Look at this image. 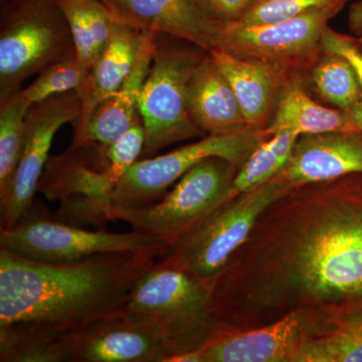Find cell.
<instances>
[{
    "instance_id": "484cf974",
    "label": "cell",
    "mask_w": 362,
    "mask_h": 362,
    "mask_svg": "<svg viewBox=\"0 0 362 362\" xmlns=\"http://www.w3.org/2000/svg\"><path fill=\"white\" fill-rule=\"evenodd\" d=\"M30 108L21 90L0 102V197L6 194L18 168Z\"/></svg>"
},
{
    "instance_id": "ba28073f",
    "label": "cell",
    "mask_w": 362,
    "mask_h": 362,
    "mask_svg": "<svg viewBox=\"0 0 362 362\" xmlns=\"http://www.w3.org/2000/svg\"><path fill=\"white\" fill-rule=\"evenodd\" d=\"M180 354L158 324L124 309L54 338L30 362H166Z\"/></svg>"
},
{
    "instance_id": "9c48e42d",
    "label": "cell",
    "mask_w": 362,
    "mask_h": 362,
    "mask_svg": "<svg viewBox=\"0 0 362 362\" xmlns=\"http://www.w3.org/2000/svg\"><path fill=\"white\" fill-rule=\"evenodd\" d=\"M128 170L109 162L105 147L99 145L69 148L49 159L37 192L49 201L61 202L58 220L102 226L111 221L112 197Z\"/></svg>"
},
{
    "instance_id": "83f0119b",
    "label": "cell",
    "mask_w": 362,
    "mask_h": 362,
    "mask_svg": "<svg viewBox=\"0 0 362 362\" xmlns=\"http://www.w3.org/2000/svg\"><path fill=\"white\" fill-rule=\"evenodd\" d=\"M349 0H254L238 23L265 25L296 18L316 8H335L341 11Z\"/></svg>"
},
{
    "instance_id": "d6a6232c",
    "label": "cell",
    "mask_w": 362,
    "mask_h": 362,
    "mask_svg": "<svg viewBox=\"0 0 362 362\" xmlns=\"http://www.w3.org/2000/svg\"><path fill=\"white\" fill-rule=\"evenodd\" d=\"M359 40V44L362 45V35H361V39Z\"/></svg>"
},
{
    "instance_id": "277c9868",
    "label": "cell",
    "mask_w": 362,
    "mask_h": 362,
    "mask_svg": "<svg viewBox=\"0 0 362 362\" xmlns=\"http://www.w3.org/2000/svg\"><path fill=\"white\" fill-rule=\"evenodd\" d=\"M206 52L187 40L156 33L153 61L139 97L145 132L141 159L175 143L206 136L188 113L187 90Z\"/></svg>"
},
{
    "instance_id": "52a82bcc",
    "label": "cell",
    "mask_w": 362,
    "mask_h": 362,
    "mask_svg": "<svg viewBox=\"0 0 362 362\" xmlns=\"http://www.w3.org/2000/svg\"><path fill=\"white\" fill-rule=\"evenodd\" d=\"M290 192L275 177L233 197L169 247L165 258L192 275L213 282L249 240L262 214Z\"/></svg>"
},
{
    "instance_id": "f1b7e54d",
    "label": "cell",
    "mask_w": 362,
    "mask_h": 362,
    "mask_svg": "<svg viewBox=\"0 0 362 362\" xmlns=\"http://www.w3.org/2000/svg\"><path fill=\"white\" fill-rule=\"evenodd\" d=\"M359 40L342 35L328 26L321 39V49L324 52L338 54L349 62L354 69L362 88V51L359 49Z\"/></svg>"
},
{
    "instance_id": "9a60e30c",
    "label": "cell",
    "mask_w": 362,
    "mask_h": 362,
    "mask_svg": "<svg viewBox=\"0 0 362 362\" xmlns=\"http://www.w3.org/2000/svg\"><path fill=\"white\" fill-rule=\"evenodd\" d=\"M116 23L141 33H163L216 49L218 21L207 18L197 0H99Z\"/></svg>"
},
{
    "instance_id": "ffe728a7",
    "label": "cell",
    "mask_w": 362,
    "mask_h": 362,
    "mask_svg": "<svg viewBox=\"0 0 362 362\" xmlns=\"http://www.w3.org/2000/svg\"><path fill=\"white\" fill-rule=\"evenodd\" d=\"M144 33L116 23L108 45L90 66L84 89L81 92L82 113L75 131L82 129L95 109L121 89L137 59Z\"/></svg>"
},
{
    "instance_id": "603a6c76",
    "label": "cell",
    "mask_w": 362,
    "mask_h": 362,
    "mask_svg": "<svg viewBox=\"0 0 362 362\" xmlns=\"http://www.w3.org/2000/svg\"><path fill=\"white\" fill-rule=\"evenodd\" d=\"M299 136L289 130L272 133L238 169L230 188V201L243 192L275 177L287 165Z\"/></svg>"
},
{
    "instance_id": "d6986e66",
    "label": "cell",
    "mask_w": 362,
    "mask_h": 362,
    "mask_svg": "<svg viewBox=\"0 0 362 362\" xmlns=\"http://www.w3.org/2000/svg\"><path fill=\"white\" fill-rule=\"evenodd\" d=\"M187 104L192 121L206 135L249 126L228 78L209 52L188 81Z\"/></svg>"
},
{
    "instance_id": "7c38bea8",
    "label": "cell",
    "mask_w": 362,
    "mask_h": 362,
    "mask_svg": "<svg viewBox=\"0 0 362 362\" xmlns=\"http://www.w3.org/2000/svg\"><path fill=\"white\" fill-rule=\"evenodd\" d=\"M0 247L40 263L65 264L104 252L165 247L148 233L90 230L57 218L28 213L13 228L0 230Z\"/></svg>"
},
{
    "instance_id": "836d02e7",
    "label": "cell",
    "mask_w": 362,
    "mask_h": 362,
    "mask_svg": "<svg viewBox=\"0 0 362 362\" xmlns=\"http://www.w3.org/2000/svg\"><path fill=\"white\" fill-rule=\"evenodd\" d=\"M7 1V0H1V4H4V2Z\"/></svg>"
},
{
    "instance_id": "4316f807",
    "label": "cell",
    "mask_w": 362,
    "mask_h": 362,
    "mask_svg": "<svg viewBox=\"0 0 362 362\" xmlns=\"http://www.w3.org/2000/svg\"><path fill=\"white\" fill-rule=\"evenodd\" d=\"M89 71L80 63L77 54L69 57L47 66L32 85L21 90V95L32 106L71 90L81 94L87 83Z\"/></svg>"
},
{
    "instance_id": "8fae6325",
    "label": "cell",
    "mask_w": 362,
    "mask_h": 362,
    "mask_svg": "<svg viewBox=\"0 0 362 362\" xmlns=\"http://www.w3.org/2000/svg\"><path fill=\"white\" fill-rule=\"evenodd\" d=\"M339 13L335 8H316L265 25L218 23L216 49L281 66L305 84L308 71L322 54L323 33Z\"/></svg>"
},
{
    "instance_id": "2e32d148",
    "label": "cell",
    "mask_w": 362,
    "mask_h": 362,
    "mask_svg": "<svg viewBox=\"0 0 362 362\" xmlns=\"http://www.w3.org/2000/svg\"><path fill=\"white\" fill-rule=\"evenodd\" d=\"M362 173V132L339 131L298 138L276 180L290 190Z\"/></svg>"
},
{
    "instance_id": "4fadbf2b",
    "label": "cell",
    "mask_w": 362,
    "mask_h": 362,
    "mask_svg": "<svg viewBox=\"0 0 362 362\" xmlns=\"http://www.w3.org/2000/svg\"><path fill=\"white\" fill-rule=\"evenodd\" d=\"M81 113L82 98L76 90L30 106L18 168L6 194L0 197L1 228H13L32 209L54 135L66 124L75 125Z\"/></svg>"
},
{
    "instance_id": "8992f818",
    "label": "cell",
    "mask_w": 362,
    "mask_h": 362,
    "mask_svg": "<svg viewBox=\"0 0 362 362\" xmlns=\"http://www.w3.org/2000/svg\"><path fill=\"white\" fill-rule=\"evenodd\" d=\"M239 166L209 157L185 173L158 202L141 207L112 206L111 221H122L170 247L230 201Z\"/></svg>"
},
{
    "instance_id": "7a4b0ae2",
    "label": "cell",
    "mask_w": 362,
    "mask_h": 362,
    "mask_svg": "<svg viewBox=\"0 0 362 362\" xmlns=\"http://www.w3.org/2000/svg\"><path fill=\"white\" fill-rule=\"evenodd\" d=\"M168 249L40 263L0 247V361L28 362L54 338L122 310L133 286Z\"/></svg>"
},
{
    "instance_id": "e0dca14e",
    "label": "cell",
    "mask_w": 362,
    "mask_h": 362,
    "mask_svg": "<svg viewBox=\"0 0 362 362\" xmlns=\"http://www.w3.org/2000/svg\"><path fill=\"white\" fill-rule=\"evenodd\" d=\"M209 52L233 88L247 125L266 129L286 85L298 77L281 66L239 58L223 49Z\"/></svg>"
},
{
    "instance_id": "44dd1931",
    "label": "cell",
    "mask_w": 362,
    "mask_h": 362,
    "mask_svg": "<svg viewBox=\"0 0 362 362\" xmlns=\"http://www.w3.org/2000/svg\"><path fill=\"white\" fill-rule=\"evenodd\" d=\"M301 78L290 81L279 99L273 119L266 128L269 135L289 130L299 137L339 131H357L346 112L329 108L312 99Z\"/></svg>"
},
{
    "instance_id": "30bf717a",
    "label": "cell",
    "mask_w": 362,
    "mask_h": 362,
    "mask_svg": "<svg viewBox=\"0 0 362 362\" xmlns=\"http://www.w3.org/2000/svg\"><path fill=\"white\" fill-rule=\"evenodd\" d=\"M269 136L266 129L247 126L233 132L206 135L163 156L139 159L116 187L113 206L141 207L158 202L185 173L209 157H221L240 168Z\"/></svg>"
},
{
    "instance_id": "5b68a950",
    "label": "cell",
    "mask_w": 362,
    "mask_h": 362,
    "mask_svg": "<svg viewBox=\"0 0 362 362\" xmlns=\"http://www.w3.org/2000/svg\"><path fill=\"white\" fill-rule=\"evenodd\" d=\"M73 37L56 0H7L0 16V102L28 78L75 56Z\"/></svg>"
},
{
    "instance_id": "4dcf8cb0",
    "label": "cell",
    "mask_w": 362,
    "mask_h": 362,
    "mask_svg": "<svg viewBox=\"0 0 362 362\" xmlns=\"http://www.w3.org/2000/svg\"><path fill=\"white\" fill-rule=\"evenodd\" d=\"M349 26L350 32L361 37L362 35V0H358L350 6Z\"/></svg>"
},
{
    "instance_id": "6da1fadb",
    "label": "cell",
    "mask_w": 362,
    "mask_h": 362,
    "mask_svg": "<svg viewBox=\"0 0 362 362\" xmlns=\"http://www.w3.org/2000/svg\"><path fill=\"white\" fill-rule=\"evenodd\" d=\"M211 284L223 325L250 310L325 308L333 323L362 315V173L290 190L262 214ZM307 312V311H306Z\"/></svg>"
},
{
    "instance_id": "1f68e13d",
    "label": "cell",
    "mask_w": 362,
    "mask_h": 362,
    "mask_svg": "<svg viewBox=\"0 0 362 362\" xmlns=\"http://www.w3.org/2000/svg\"><path fill=\"white\" fill-rule=\"evenodd\" d=\"M357 131L362 132V101L354 105L349 110L345 111Z\"/></svg>"
},
{
    "instance_id": "ac0fdd59",
    "label": "cell",
    "mask_w": 362,
    "mask_h": 362,
    "mask_svg": "<svg viewBox=\"0 0 362 362\" xmlns=\"http://www.w3.org/2000/svg\"><path fill=\"white\" fill-rule=\"evenodd\" d=\"M134 68L121 89L95 109L82 129L74 132L71 149L99 145L107 147L122 137L140 118L139 97L156 49V33H143Z\"/></svg>"
},
{
    "instance_id": "f546056e",
    "label": "cell",
    "mask_w": 362,
    "mask_h": 362,
    "mask_svg": "<svg viewBox=\"0 0 362 362\" xmlns=\"http://www.w3.org/2000/svg\"><path fill=\"white\" fill-rule=\"evenodd\" d=\"M254 0H197L207 18L218 23L240 20Z\"/></svg>"
},
{
    "instance_id": "d4e9b609",
    "label": "cell",
    "mask_w": 362,
    "mask_h": 362,
    "mask_svg": "<svg viewBox=\"0 0 362 362\" xmlns=\"http://www.w3.org/2000/svg\"><path fill=\"white\" fill-rule=\"evenodd\" d=\"M296 362H362V315L345 317L326 334L307 338Z\"/></svg>"
},
{
    "instance_id": "3957f363",
    "label": "cell",
    "mask_w": 362,
    "mask_h": 362,
    "mask_svg": "<svg viewBox=\"0 0 362 362\" xmlns=\"http://www.w3.org/2000/svg\"><path fill=\"white\" fill-rule=\"evenodd\" d=\"M211 301V282L162 257L138 279L123 309L158 324L183 354L201 349L220 332Z\"/></svg>"
},
{
    "instance_id": "5bb4252c",
    "label": "cell",
    "mask_w": 362,
    "mask_h": 362,
    "mask_svg": "<svg viewBox=\"0 0 362 362\" xmlns=\"http://www.w3.org/2000/svg\"><path fill=\"white\" fill-rule=\"evenodd\" d=\"M308 312H289L269 325L221 331L201 349V362H296L310 325Z\"/></svg>"
},
{
    "instance_id": "7402d4cb",
    "label": "cell",
    "mask_w": 362,
    "mask_h": 362,
    "mask_svg": "<svg viewBox=\"0 0 362 362\" xmlns=\"http://www.w3.org/2000/svg\"><path fill=\"white\" fill-rule=\"evenodd\" d=\"M70 28L76 54L90 71L110 40L115 21L99 0H56Z\"/></svg>"
},
{
    "instance_id": "cb8c5ba5",
    "label": "cell",
    "mask_w": 362,
    "mask_h": 362,
    "mask_svg": "<svg viewBox=\"0 0 362 362\" xmlns=\"http://www.w3.org/2000/svg\"><path fill=\"white\" fill-rule=\"evenodd\" d=\"M318 96L342 111L362 101V88L354 69L338 54L322 52L308 71L306 82Z\"/></svg>"
}]
</instances>
